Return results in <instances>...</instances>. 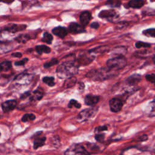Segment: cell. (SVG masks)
<instances>
[{
    "instance_id": "1f68e13d",
    "label": "cell",
    "mask_w": 155,
    "mask_h": 155,
    "mask_svg": "<svg viewBox=\"0 0 155 155\" xmlns=\"http://www.w3.org/2000/svg\"><path fill=\"white\" fill-rule=\"evenodd\" d=\"M30 39L29 36L27 35H22L19 36L17 38L16 40L19 42H25L27 40H28Z\"/></svg>"
},
{
    "instance_id": "3957f363",
    "label": "cell",
    "mask_w": 155,
    "mask_h": 155,
    "mask_svg": "<svg viewBox=\"0 0 155 155\" xmlns=\"http://www.w3.org/2000/svg\"><path fill=\"white\" fill-rule=\"evenodd\" d=\"M127 64V59L124 56H116L110 59L107 62V67L116 71L123 68Z\"/></svg>"
},
{
    "instance_id": "f546056e",
    "label": "cell",
    "mask_w": 155,
    "mask_h": 155,
    "mask_svg": "<svg viewBox=\"0 0 155 155\" xmlns=\"http://www.w3.org/2000/svg\"><path fill=\"white\" fill-rule=\"evenodd\" d=\"M58 64V60L56 58H53L51 59L49 62H46L44 64V67L45 68H50V67L54 65H56Z\"/></svg>"
},
{
    "instance_id": "603a6c76",
    "label": "cell",
    "mask_w": 155,
    "mask_h": 155,
    "mask_svg": "<svg viewBox=\"0 0 155 155\" xmlns=\"http://www.w3.org/2000/svg\"><path fill=\"white\" fill-rule=\"evenodd\" d=\"M12 64L10 61H5L0 64V72L7 71L11 68Z\"/></svg>"
},
{
    "instance_id": "d6a6232c",
    "label": "cell",
    "mask_w": 155,
    "mask_h": 155,
    "mask_svg": "<svg viewBox=\"0 0 155 155\" xmlns=\"http://www.w3.org/2000/svg\"><path fill=\"white\" fill-rule=\"evenodd\" d=\"M95 139L97 141L99 142H104V139H105V134H102V133H97L95 136Z\"/></svg>"
},
{
    "instance_id": "836d02e7",
    "label": "cell",
    "mask_w": 155,
    "mask_h": 155,
    "mask_svg": "<svg viewBox=\"0 0 155 155\" xmlns=\"http://www.w3.org/2000/svg\"><path fill=\"white\" fill-rule=\"evenodd\" d=\"M145 78H146V79L148 81H150L151 83H154V81H155V75H154V73L146 75Z\"/></svg>"
},
{
    "instance_id": "52a82bcc",
    "label": "cell",
    "mask_w": 155,
    "mask_h": 155,
    "mask_svg": "<svg viewBox=\"0 0 155 155\" xmlns=\"http://www.w3.org/2000/svg\"><path fill=\"white\" fill-rule=\"evenodd\" d=\"M32 79V76L27 73L19 74L14 79V83L16 85H24L28 84Z\"/></svg>"
},
{
    "instance_id": "30bf717a",
    "label": "cell",
    "mask_w": 155,
    "mask_h": 155,
    "mask_svg": "<svg viewBox=\"0 0 155 155\" xmlns=\"http://www.w3.org/2000/svg\"><path fill=\"white\" fill-rule=\"evenodd\" d=\"M42 133V131H38L35 135H33V137H35L33 142V148L35 150H36L38 148L42 147L45 144L46 137L44 136L39 137V135Z\"/></svg>"
},
{
    "instance_id": "ba28073f",
    "label": "cell",
    "mask_w": 155,
    "mask_h": 155,
    "mask_svg": "<svg viewBox=\"0 0 155 155\" xmlns=\"http://www.w3.org/2000/svg\"><path fill=\"white\" fill-rule=\"evenodd\" d=\"M119 16V14L114 10H104L100 12L99 17L101 18L107 19L108 21H113Z\"/></svg>"
},
{
    "instance_id": "277c9868",
    "label": "cell",
    "mask_w": 155,
    "mask_h": 155,
    "mask_svg": "<svg viewBox=\"0 0 155 155\" xmlns=\"http://www.w3.org/2000/svg\"><path fill=\"white\" fill-rule=\"evenodd\" d=\"M64 155H90V153L83 145L73 144L66 150Z\"/></svg>"
},
{
    "instance_id": "f35d334b",
    "label": "cell",
    "mask_w": 155,
    "mask_h": 155,
    "mask_svg": "<svg viewBox=\"0 0 155 155\" xmlns=\"http://www.w3.org/2000/svg\"><path fill=\"white\" fill-rule=\"evenodd\" d=\"M12 56L13 57H15V58H21L22 56V54L19 52H16V53H12Z\"/></svg>"
},
{
    "instance_id": "484cf974",
    "label": "cell",
    "mask_w": 155,
    "mask_h": 155,
    "mask_svg": "<svg viewBox=\"0 0 155 155\" xmlns=\"http://www.w3.org/2000/svg\"><path fill=\"white\" fill-rule=\"evenodd\" d=\"M36 118V116L35 114L32 113H27L23 115V116L21 118V120L24 122L30 121V120H34Z\"/></svg>"
},
{
    "instance_id": "d590c367",
    "label": "cell",
    "mask_w": 155,
    "mask_h": 155,
    "mask_svg": "<svg viewBox=\"0 0 155 155\" xmlns=\"http://www.w3.org/2000/svg\"><path fill=\"white\" fill-rule=\"evenodd\" d=\"M107 126H99L95 128V133H99L100 132L102 131H105L107 130Z\"/></svg>"
},
{
    "instance_id": "2e32d148",
    "label": "cell",
    "mask_w": 155,
    "mask_h": 155,
    "mask_svg": "<svg viewBox=\"0 0 155 155\" xmlns=\"http://www.w3.org/2000/svg\"><path fill=\"white\" fill-rule=\"evenodd\" d=\"M140 79H141L140 75L138 74H134L133 75H131L127 79L126 82L130 85H134L137 84L140 81Z\"/></svg>"
},
{
    "instance_id": "8fae6325",
    "label": "cell",
    "mask_w": 155,
    "mask_h": 155,
    "mask_svg": "<svg viewBox=\"0 0 155 155\" xmlns=\"http://www.w3.org/2000/svg\"><path fill=\"white\" fill-rule=\"evenodd\" d=\"M68 31L71 33L77 34L85 32V30L82 25H81L76 22H71L68 26Z\"/></svg>"
},
{
    "instance_id": "ffe728a7",
    "label": "cell",
    "mask_w": 155,
    "mask_h": 155,
    "mask_svg": "<svg viewBox=\"0 0 155 155\" xmlns=\"http://www.w3.org/2000/svg\"><path fill=\"white\" fill-rule=\"evenodd\" d=\"M76 82V78L74 76H71L68 78V79H67V80L65 81L63 87L64 88H70L74 86Z\"/></svg>"
},
{
    "instance_id": "7402d4cb",
    "label": "cell",
    "mask_w": 155,
    "mask_h": 155,
    "mask_svg": "<svg viewBox=\"0 0 155 155\" xmlns=\"http://www.w3.org/2000/svg\"><path fill=\"white\" fill-rule=\"evenodd\" d=\"M43 96V93L42 91L39 90H36L35 91H33V94L31 95L30 96V99L31 101H39L42 99Z\"/></svg>"
},
{
    "instance_id": "5b68a950",
    "label": "cell",
    "mask_w": 155,
    "mask_h": 155,
    "mask_svg": "<svg viewBox=\"0 0 155 155\" xmlns=\"http://www.w3.org/2000/svg\"><path fill=\"white\" fill-rule=\"evenodd\" d=\"M98 110V107H93L82 110L77 116V120L79 122H84L95 116Z\"/></svg>"
},
{
    "instance_id": "83f0119b",
    "label": "cell",
    "mask_w": 155,
    "mask_h": 155,
    "mask_svg": "<svg viewBox=\"0 0 155 155\" xmlns=\"http://www.w3.org/2000/svg\"><path fill=\"white\" fill-rule=\"evenodd\" d=\"M73 107H74L76 108H80L81 107V104L74 99H71L68 104V107L71 108Z\"/></svg>"
},
{
    "instance_id": "4fadbf2b",
    "label": "cell",
    "mask_w": 155,
    "mask_h": 155,
    "mask_svg": "<svg viewBox=\"0 0 155 155\" xmlns=\"http://www.w3.org/2000/svg\"><path fill=\"white\" fill-rule=\"evenodd\" d=\"M91 19V15L90 12L88 11H84L82 13H81L80 16H79V20L82 24V25L85 26L87 25L90 21Z\"/></svg>"
},
{
    "instance_id": "74e56055",
    "label": "cell",
    "mask_w": 155,
    "mask_h": 155,
    "mask_svg": "<svg viewBox=\"0 0 155 155\" xmlns=\"http://www.w3.org/2000/svg\"><path fill=\"white\" fill-rule=\"evenodd\" d=\"M148 139V136L147 134H143L142 136H140V137H139V140H141V141H145L146 140H147Z\"/></svg>"
},
{
    "instance_id": "e575fe53",
    "label": "cell",
    "mask_w": 155,
    "mask_h": 155,
    "mask_svg": "<svg viewBox=\"0 0 155 155\" xmlns=\"http://www.w3.org/2000/svg\"><path fill=\"white\" fill-rule=\"evenodd\" d=\"M28 58H24L21 61H17V62H15V65H16V66H21V65H24V64H25L27 61H28Z\"/></svg>"
},
{
    "instance_id": "cb8c5ba5",
    "label": "cell",
    "mask_w": 155,
    "mask_h": 155,
    "mask_svg": "<svg viewBox=\"0 0 155 155\" xmlns=\"http://www.w3.org/2000/svg\"><path fill=\"white\" fill-rule=\"evenodd\" d=\"M41 40L44 42H45L48 44H51L52 42V41H53V36L51 34L45 31L44 33L43 37Z\"/></svg>"
},
{
    "instance_id": "9a60e30c",
    "label": "cell",
    "mask_w": 155,
    "mask_h": 155,
    "mask_svg": "<svg viewBox=\"0 0 155 155\" xmlns=\"http://www.w3.org/2000/svg\"><path fill=\"white\" fill-rule=\"evenodd\" d=\"M99 101V97L98 96H94L92 94H88L85 96L84 102L85 104L89 106H92L96 104Z\"/></svg>"
},
{
    "instance_id": "60d3db41",
    "label": "cell",
    "mask_w": 155,
    "mask_h": 155,
    "mask_svg": "<svg viewBox=\"0 0 155 155\" xmlns=\"http://www.w3.org/2000/svg\"><path fill=\"white\" fill-rule=\"evenodd\" d=\"M0 135H1V133H0Z\"/></svg>"
},
{
    "instance_id": "d6986e66",
    "label": "cell",
    "mask_w": 155,
    "mask_h": 155,
    "mask_svg": "<svg viewBox=\"0 0 155 155\" xmlns=\"http://www.w3.org/2000/svg\"><path fill=\"white\" fill-rule=\"evenodd\" d=\"M35 50L36 52L39 54H41L42 53H49L51 51L50 48L45 45H36L35 47Z\"/></svg>"
},
{
    "instance_id": "ab89813d",
    "label": "cell",
    "mask_w": 155,
    "mask_h": 155,
    "mask_svg": "<svg viewBox=\"0 0 155 155\" xmlns=\"http://www.w3.org/2000/svg\"><path fill=\"white\" fill-rule=\"evenodd\" d=\"M29 96H30V93L29 91H27V92L24 93L23 94H22V96H21V99H24V98H25V97H27Z\"/></svg>"
},
{
    "instance_id": "4316f807",
    "label": "cell",
    "mask_w": 155,
    "mask_h": 155,
    "mask_svg": "<svg viewBox=\"0 0 155 155\" xmlns=\"http://www.w3.org/2000/svg\"><path fill=\"white\" fill-rule=\"evenodd\" d=\"M42 81L47 84L50 87H53L54 85V79L53 77H49V76H45L42 78Z\"/></svg>"
},
{
    "instance_id": "ac0fdd59",
    "label": "cell",
    "mask_w": 155,
    "mask_h": 155,
    "mask_svg": "<svg viewBox=\"0 0 155 155\" xmlns=\"http://www.w3.org/2000/svg\"><path fill=\"white\" fill-rule=\"evenodd\" d=\"M26 28V25H16V24H12L9 27H7L6 28L7 31L12 33H15L19 30H24Z\"/></svg>"
},
{
    "instance_id": "f1b7e54d",
    "label": "cell",
    "mask_w": 155,
    "mask_h": 155,
    "mask_svg": "<svg viewBox=\"0 0 155 155\" xmlns=\"http://www.w3.org/2000/svg\"><path fill=\"white\" fill-rule=\"evenodd\" d=\"M143 34L148 37L154 38L155 36V30L154 28H149L143 31Z\"/></svg>"
},
{
    "instance_id": "7c38bea8",
    "label": "cell",
    "mask_w": 155,
    "mask_h": 155,
    "mask_svg": "<svg viewBox=\"0 0 155 155\" xmlns=\"http://www.w3.org/2000/svg\"><path fill=\"white\" fill-rule=\"evenodd\" d=\"M16 106V101L15 100H8L3 102L1 105L2 109L4 112H8L15 108Z\"/></svg>"
},
{
    "instance_id": "6da1fadb",
    "label": "cell",
    "mask_w": 155,
    "mask_h": 155,
    "mask_svg": "<svg viewBox=\"0 0 155 155\" xmlns=\"http://www.w3.org/2000/svg\"><path fill=\"white\" fill-rule=\"evenodd\" d=\"M116 76L114 70L108 67L101 68L97 70H91L89 71L86 76L94 81H104L110 79Z\"/></svg>"
},
{
    "instance_id": "b9f144b4",
    "label": "cell",
    "mask_w": 155,
    "mask_h": 155,
    "mask_svg": "<svg viewBox=\"0 0 155 155\" xmlns=\"http://www.w3.org/2000/svg\"><path fill=\"white\" fill-rule=\"evenodd\" d=\"M1 1V0H0V1Z\"/></svg>"
},
{
    "instance_id": "d4e9b609",
    "label": "cell",
    "mask_w": 155,
    "mask_h": 155,
    "mask_svg": "<svg viewBox=\"0 0 155 155\" xmlns=\"http://www.w3.org/2000/svg\"><path fill=\"white\" fill-rule=\"evenodd\" d=\"M105 4L110 7H119L121 5L120 0H107Z\"/></svg>"
},
{
    "instance_id": "9c48e42d",
    "label": "cell",
    "mask_w": 155,
    "mask_h": 155,
    "mask_svg": "<svg viewBox=\"0 0 155 155\" xmlns=\"http://www.w3.org/2000/svg\"><path fill=\"white\" fill-rule=\"evenodd\" d=\"M109 106L111 111L117 113L121 110L123 106V102L120 99L114 97L110 100Z\"/></svg>"
},
{
    "instance_id": "8992f818",
    "label": "cell",
    "mask_w": 155,
    "mask_h": 155,
    "mask_svg": "<svg viewBox=\"0 0 155 155\" xmlns=\"http://www.w3.org/2000/svg\"><path fill=\"white\" fill-rule=\"evenodd\" d=\"M94 59V56L89 51H84L80 53L79 54L77 62L79 64V65H85L90 64L93 59Z\"/></svg>"
},
{
    "instance_id": "4dcf8cb0",
    "label": "cell",
    "mask_w": 155,
    "mask_h": 155,
    "mask_svg": "<svg viewBox=\"0 0 155 155\" xmlns=\"http://www.w3.org/2000/svg\"><path fill=\"white\" fill-rule=\"evenodd\" d=\"M135 47L137 48H140L142 47H150L151 44L147 42H142V41H137L135 43Z\"/></svg>"
},
{
    "instance_id": "8d00e7d4",
    "label": "cell",
    "mask_w": 155,
    "mask_h": 155,
    "mask_svg": "<svg viewBox=\"0 0 155 155\" xmlns=\"http://www.w3.org/2000/svg\"><path fill=\"white\" fill-rule=\"evenodd\" d=\"M90 27H91V28H92L97 29V28H99V23L97 22H92V23L91 24Z\"/></svg>"
},
{
    "instance_id": "5bb4252c",
    "label": "cell",
    "mask_w": 155,
    "mask_h": 155,
    "mask_svg": "<svg viewBox=\"0 0 155 155\" xmlns=\"http://www.w3.org/2000/svg\"><path fill=\"white\" fill-rule=\"evenodd\" d=\"M52 32L54 35L61 38H64L68 33V31L67 28L62 26H58V27H54L52 30Z\"/></svg>"
},
{
    "instance_id": "7a4b0ae2",
    "label": "cell",
    "mask_w": 155,
    "mask_h": 155,
    "mask_svg": "<svg viewBox=\"0 0 155 155\" xmlns=\"http://www.w3.org/2000/svg\"><path fill=\"white\" fill-rule=\"evenodd\" d=\"M57 74L59 78L64 79L73 76L78 73V66L74 63L64 62L58 67Z\"/></svg>"
},
{
    "instance_id": "e0dca14e",
    "label": "cell",
    "mask_w": 155,
    "mask_h": 155,
    "mask_svg": "<svg viewBox=\"0 0 155 155\" xmlns=\"http://www.w3.org/2000/svg\"><path fill=\"white\" fill-rule=\"evenodd\" d=\"M144 0H131L128 2V5L133 8H139L144 5Z\"/></svg>"
},
{
    "instance_id": "44dd1931",
    "label": "cell",
    "mask_w": 155,
    "mask_h": 155,
    "mask_svg": "<svg viewBox=\"0 0 155 155\" xmlns=\"http://www.w3.org/2000/svg\"><path fill=\"white\" fill-rule=\"evenodd\" d=\"M108 48H109L107 46L104 45V46H99V47L94 48L88 51H89V52H90L91 53H92L93 54H96V53H102L107 51V50Z\"/></svg>"
}]
</instances>
